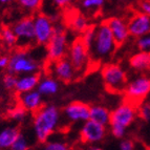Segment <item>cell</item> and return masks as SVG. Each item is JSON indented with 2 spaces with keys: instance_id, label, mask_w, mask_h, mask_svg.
<instances>
[{
  "instance_id": "cell-21",
  "label": "cell",
  "mask_w": 150,
  "mask_h": 150,
  "mask_svg": "<svg viewBox=\"0 0 150 150\" xmlns=\"http://www.w3.org/2000/svg\"><path fill=\"white\" fill-rule=\"evenodd\" d=\"M19 133L20 130L16 126H8L0 130V150L11 149L13 143Z\"/></svg>"
},
{
  "instance_id": "cell-30",
  "label": "cell",
  "mask_w": 150,
  "mask_h": 150,
  "mask_svg": "<svg viewBox=\"0 0 150 150\" xmlns=\"http://www.w3.org/2000/svg\"><path fill=\"white\" fill-rule=\"evenodd\" d=\"M137 47L142 52H150V33L137 38Z\"/></svg>"
},
{
  "instance_id": "cell-23",
  "label": "cell",
  "mask_w": 150,
  "mask_h": 150,
  "mask_svg": "<svg viewBox=\"0 0 150 150\" xmlns=\"http://www.w3.org/2000/svg\"><path fill=\"white\" fill-rule=\"evenodd\" d=\"M0 42L4 45L5 47L12 48L17 45V37L15 32L13 30L12 26L4 25L0 30Z\"/></svg>"
},
{
  "instance_id": "cell-35",
  "label": "cell",
  "mask_w": 150,
  "mask_h": 150,
  "mask_svg": "<svg viewBox=\"0 0 150 150\" xmlns=\"http://www.w3.org/2000/svg\"><path fill=\"white\" fill-rule=\"evenodd\" d=\"M76 1V0H52L53 4H55L57 8H66L68 5Z\"/></svg>"
},
{
  "instance_id": "cell-26",
  "label": "cell",
  "mask_w": 150,
  "mask_h": 150,
  "mask_svg": "<svg viewBox=\"0 0 150 150\" xmlns=\"http://www.w3.org/2000/svg\"><path fill=\"white\" fill-rule=\"evenodd\" d=\"M30 148V143H28V138L22 133H19L16 140L13 143L11 149L13 150H28Z\"/></svg>"
},
{
  "instance_id": "cell-33",
  "label": "cell",
  "mask_w": 150,
  "mask_h": 150,
  "mask_svg": "<svg viewBox=\"0 0 150 150\" xmlns=\"http://www.w3.org/2000/svg\"><path fill=\"white\" fill-rule=\"evenodd\" d=\"M119 148L121 150H133L135 149V143L131 139L123 138L119 144Z\"/></svg>"
},
{
  "instance_id": "cell-14",
  "label": "cell",
  "mask_w": 150,
  "mask_h": 150,
  "mask_svg": "<svg viewBox=\"0 0 150 150\" xmlns=\"http://www.w3.org/2000/svg\"><path fill=\"white\" fill-rule=\"evenodd\" d=\"M128 30L131 37L139 38L150 33V16L144 13H134L127 21Z\"/></svg>"
},
{
  "instance_id": "cell-8",
  "label": "cell",
  "mask_w": 150,
  "mask_h": 150,
  "mask_svg": "<svg viewBox=\"0 0 150 150\" xmlns=\"http://www.w3.org/2000/svg\"><path fill=\"white\" fill-rule=\"evenodd\" d=\"M66 57L71 62L74 67L79 73H83L87 69L90 62V54L88 46L83 42L81 37L77 38L68 46Z\"/></svg>"
},
{
  "instance_id": "cell-6",
  "label": "cell",
  "mask_w": 150,
  "mask_h": 150,
  "mask_svg": "<svg viewBox=\"0 0 150 150\" xmlns=\"http://www.w3.org/2000/svg\"><path fill=\"white\" fill-rule=\"evenodd\" d=\"M103 83L107 90L111 93H123L128 82L127 73L119 64L108 63L101 71Z\"/></svg>"
},
{
  "instance_id": "cell-29",
  "label": "cell",
  "mask_w": 150,
  "mask_h": 150,
  "mask_svg": "<svg viewBox=\"0 0 150 150\" xmlns=\"http://www.w3.org/2000/svg\"><path fill=\"white\" fill-rule=\"evenodd\" d=\"M105 3V0H81V6L84 10H100Z\"/></svg>"
},
{
  "instance_id": "cell-12",
  "label": "cell",
  "mask_w": 150,
  "mask_h": 150,
  "mask_svg": "<svg viewBox=\"0 0 150 150\" xmlns=\"http://www.w3.org/2000/svg\"><path fill=\"white\" fill-rule=\"evenodd\" d=\"M50 63H52V67H50L52 75L58 81L68 83L75 80L78 77V71L74 67L71 62L68 60L67 57L62 58L60 60L54 61V62Z\"/></svg>"
},
{
  "instance_id": "cell-7",
  "label": "cell",
  "mask_w": 150,
  "mask_h": 150,
  "mask_svg": "<svg viewBox=\"0 0 150 150\" xmlns=\"http://www.w3.org/2000/svg\"><path fill=\"white\" fill-rule=\"evenodd\" d=\"M68 39L66 32L61 25H55V32L50 40L45 45L46 58L50 62L65 58L68 52Z\"/></svg>"
},
{
  "instance_id": "cell-18",
  "label": "cell",
  "mask_w": 150,
  "mask_h": 150,
  "mask_svg": "<svg viewBox=\"0 0 150 150\" xmlns=\"http://www.w3.org/2000/svg\"><path fill=\"white\" fill-rule=\"evenodd\" d=\"M129 66L140 74L150 73V52H142L134 54L129 58Z\"/></svg>"
},
{
  "instance_id": "cell-39",
  "label": "cell",
  "mask_w": 150,
  "mask_h": 150,
  "mask_svg": "<svg viewBox=\"0 0 150 150\" xmlns=\"http://www.w3.org/2000/svg\"><path fill=\"white\" fill-rule=\"evenodd\" d=\"M0 30H1V28H0Z\"/></svg>"
},
{
  "instance_id": "cell-25",
  "label": "cell",
  "mask_w": 150,
  "mask_h": 150,
  "mask_svg": "<svg viewBox=\"0 0 150 150\" xmlns=\"http://www.w3.org/2000/svg\"><path fill=\"white\" fill-rule=\"evenodd\" d=\"M26 117H28V111L20 105L12 108L8 111V118L12 121H14V122H23Z\"/></svg>"
},
{
  "instance_id": "cell-34",
  "label": "cell",
  "mask_w": 150,
  "mask_h": 150,
  "mask_svg": "<svg viewBox=\"0 0 150 150\" xmlns=\"http://www.w3.org/2000/svg\"><path fill=\"white\" fill-rule=\"evenodd\" d=\"M139 11L150 16V0H141L139 3Z\"/></svg>"
},
{
  "instance_id": "cell-9",
  "label": "cell",
  "mask_w": 150,
  "mask_h": 150,
  "mask_svg": "<svg viewBox=\"0 0 150 150\" xmlns=\"http://www.w3.org/2000/svg\"><path fill=\"white\" fill-rule=\"evenodd\" d=\"M13 30L15 32L17 37V45L20 48L26 50L36 43L35 38V28H34V21L33 17L26 16L20 20H18L12 26Z\"/></svg>"
},
{
  "instance_id": "cell-16",
  "label": "cell",
  "mask_w": 150,
  "mask_h": 150,
  "mask_svg": "<svg viewBox=\"0 0 150 150\" xmlns=\"http://www.w3.org/2000/svg\"><path fill=\"white\" fill-rule=\"evenodd\" d=\"M19 105L22 106L28 112L35 113L43 106L42 95L37 89L19 93Z\"/></svg>"
},
{
  "instance_id": "cell-13",
  "label": "cell",
  "mask_w": 150,
  "mask_h": 150,
  "mask_svg": "<svg viewBox=\"0 0 150 150\" xmlns=\"http://www.w3.org/2000/svg\"><path fill=\"white\" fill-rule=\"evenodd\" d=\"M89 108L90 106L81 101H74L62 110V115L67 121L71 123L85 122L89 119Z\"/></svg>"
},
{
  "instance_id": "cell-5",
  "label": "cell",
  "mask_w": 150,
  "mask_h": 150,
  "mask_svg": "<svg viewBox=\"0 0 150 150\" xmlns=\"http://www.w3.org/2000/svg\"><path fill=\"white\" fill-rule=\"evenodd\" d=\"M126 101L133 103L138 106L150 93V75L141 74L132 78L126 84L124 91Z\"/></svg>"
},
{
  "instance_id": "cell-11",
  "label": "cell",
  "mask_w": 150,
  "mask_h": 150,
  "mask_svg": "<svg viewBox=\"0 0 150 150\" xmlns=\"http://www.w3.org/2000/svg\"><path fill=\"white\" fill-rule=\"evenodd\" d=\"M34 28H35L36 43L39 45H46L55 32V24L45 14H37L33 17Z\"/></svg>"
},
{
  "instance_id": "cell-22",
  "label": "cell",
  "mask_w": 150,
  "mask_h": 150,
  "mask_svg": "<svg viewBox=\"0 0 150 150\" xmlns=\"http://www.w3.org/2000/svg\"><path fill=\"white\" fill-rule=\"evenodd\" d=\"M67 24L70 30H74L75 33H79V34H82L89 26L88 20L86 19L85 16H83L82 14L78 12H71L68 15Z\"/></svg>"
},
{
  "instance_id": "cell-31",
  "label": "cell",
  "mask_w": 150,
  "mask_h": 150,
  "mask_svg": "<svg viewBox=\"0 0 150 150\" xmlns=\"http://www.w3.org/2000/svg\"><path fill=\"white\" fill-rule=\"evenodd\" d=\"M95 34H96V26H88V28L81 34V36H80L81 39H82L83 42L87 45L88 48H89V46L91 45V43H93V38H95Z\"/></svg>"
},
{
  "instance_id": "cell-27",
  "label": "cell",
  "mask_w": 150,
  "mask_h": 150,
  "mask_svg": "<svg viewBox=\"0 0 150 150\" xmlns=\"http://www.w3.org/2000/svg\"><path fill=\"white\" fill-rule=\"evenodd\" d=\"M138 115L144 122L150 123V103L144 102L138 105Z\"/></svg>"
},
{
  "instance_id": "cell-10",
  "label": "cell",
  "mask_w": 150,
  "mask_h": 150,
  "mask_svg": "<svg viewBox=\"0 0 150 150\" xmlns=\"http://www.w3.org/2000/svg\"><path fill=\"white\" fill-rule=\"evenodd\" d=\"M107 133V126H104L95 121L86 120L83 122V125L80 129V140L84 144L95 145L102 142Z\"/></svg>"
},
{
  "instance_id": "cell-28",
  "label": "cell",
  "mask_w": 150,
  "mask_h": 150,
  "mask_svg": "<svg viewBox=\"0 0 150 150\" xmlns=\"http://www.w3.org/2000/svg\"><path fill=\"white\" fill-rule=\"evenodd\" d=\"M43 148L46 150H66L68 149V145L63 141L59 140H54L50 141L47 140L43 144Z\"/></svg>"
},
{
  "instance_id": "cell-32",
  "label": "cell",
  "mask_w": 150,
  "mask_h": 150,
  "mask_svg": "<svg viewBox=\"0 0 150 150\" xmlns=\"http://www.w3.org/2000/svg\"><path fill=\"white\" fill-rule=\"evenodd\" d=\"M16 82H17V76L14 74L8 73L3 77V86L6 90H14L16 86Z\"/></svg>"
},
{
  "instance_id": "cell-24",
  "label": "cell",
  "mask_w": 150,
  "mask_h": 150,
  "mask_svg": "<svg viewBox=\"0 0 150 150\" xmlns=\"http://www.w3.org/2000/svg\"><path fill=\"white\" fill-rule=\"evenodd\" d=\"M18 4L22 10L28 13H35L41 8L43 0H17Z\"/></svg>"
},
{
  "instance_id": "cell-3",
  "label": "cell",
  "mask_w": 150,
  "mask_h": 150,
  "mask_svg": "<svg viewBox=\"0 0 150 150\" xmlns=\"http://www.w3.org/2000/svg\"><path fill=\"white\" fill-rule=\"evenodd\" d=\"M118 47L112 34L108 28L107 23H103L96 26V34L93 41L89 46L90 57L97 61L109 59Z\"/></svg>"
},
{
  "instance_id": "cell-4",
  "label": "cell",
  "mask_w": 150,
  "mask_h": 150,
  "mask_svg": "<svg viewBox=\"0 0 150 150\" xmlns=\"http://www.w3.org/2000/svg\"><path fill=\"white\" fill-rule=\"evenodd\" d=\"M40 62L33 57L24 48L15 50L10 56V61L8 65V73L14 74L16 76L24 74L38 73L40 70Z\"/></svg>"
},
{
  "instance_id": "cell-20",
  "label": "cell",
  "mask_w": 150,
  "mask_h": 150,
  "mask_svg": "<svg viewBox=\"0 0 150 150\" xmlns=\"http://www.w3.org/2000/svg\"><path fill=\"white\" fill-rule=\"evenodd\" d=\"M110 111L108 108L102 105H93L89 108V119L97 123H100L104 126L109 125Z\"/></svg>"
},
{
  "instance_id": "cell-19",
  "label": "cell",
  "mask_w": 150,
  "mask_h": 150,
  "mask_svg": "<svg viewBox=\"0 0 150 150\" xmlns=\"http://www.w3.org/2000/svg\"><path fill=\"white\" fill-rule=\"evenodd\" d=\"M36 89L42 95V97H50V96H55L59 91L60 84L55 77L48 76L40 79Z\"/></svg>"
},
{
  "instance_id": "cell-2",
  "label": "cell",
  "mask_w": 150,
  "mask_h": 150,
  "mask_svg": "<svg viewBox=\"0 0 150 150\" xmlns=\"http://www.w3.org/2000/svg\"><path fill=\"white\" fill-rule=\"evenodd\" d=\"M138 118V106L124 101L118 105L110 113V131L115 139H123L126 135L127 129L132 125Z\"/></svg>"
},
{
  "instance_id": "cell-15",
  "label": "cell",
  "mask_w": 150,
  "mask_h": 150,
  "mask_svg": "<svg viewBox=\"0 0 150 150\" xmlns=\"http://www.w3.org/2000/svg\"><path fill=\"white\" fill-rule=\"evenodd\" d=\"M107 23L110 32L112 34L117 44L122 45L129 39L130 34L128 30V25L123 18L120 17H111L105 21Z\"/></svg>"
},
{
  "instance_id": "cell-37",
  "label": "cell",
  "mask_w": 150,
  "mask_h": 150,
  "mask_svg": "<svg viewBox=\"0 0 150 150\" xmlns=\"http://www.w3.org/2000/svg\"><path fill=\"white\" fill-rule=\"evenodd\" d=\"M15 0H0V5H8L10 3L14 2Z\"/></svg>"
},
{
  "instance_id": "cell-17",
  "label": "cell",
  "mask_w": 150,
  "mask_h": 150,
  "mask_svg": "<svg viewBox=\"0 0 150 150\" xmlns=\"http://www.w3.org/2000/svg\"><path fill=\"white\" fill-rule=\"evenodd\" d=\"M39 81H40V76L37 73L17 76V82H16V86L14 90L17 93H23L30 91V90L36 89Z\"/></svg>"
},
{
  "instance_id": "cell-38",
  "label": "cell",
  "mask_w": 150,
  "mask_h": 150,
  "mask_svg": "<svg viewBox=\"0 0 150 150\" xmlns=\"http://www.w3.org/2000/svg\"><path fill=\"white\" fill-rule=\"evenodd\" d=\"M148 149H150V144H149V146H148Z\"/></svg>"
},
{
  "instance_id": "cell-36",
  "label": "cell",
  "mask_w": 150,
  "mask_h": 150,
  "mask_svg": "<svg viewBox=\"0 0 150 150\" xmlns=\"http://www.w3.org/2000/svg\"><path fill=\"white\" fill-rule=\"evenodd\" d=\"M10 61V57L6 55H0V71L6 69Z\"/></svg>"
},
{
  "instance_id": "cell-1",
  "label": "cell",
  "mask_w": 150,
  "mask_h": 150,
  "mask_svg": "<svg viewBox=\"0 0 150 150\" xmlns=\"http://www.w3.org/2000/svg\"><path fill=\"white\" fill-rule=\"evenodd\" d=\"M62 112L55 105H43L34 113L33 128L35 138L40 144H44L60 126Z\"/></svg>"
}]
</instances>
